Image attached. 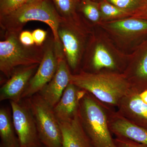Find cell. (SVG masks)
I'll use <instances>...</instances> for the list:
<instances>
[{"mask_svg":"<svg viewBox=\"0 0 147 147\" xmlns=\"http://www.w3.org/2000/svg\"><path fill=\"white\" fill-rule=\"evenodd\" d=\"M34 117L40 140L44 147H63L59 121L53 108L38 93L27 98Z\"/></svg>","mask_w":147,"mask_h":147,"instance_id":"cell-5","label":"cell"},{"mask_svg":"<svg viewBox=\"0 0 147 147\" xmlns=\"http://www.w3.org/2000/svg\"><path fill=\"white\" fill-rule=\"evenodd\" d=\"M32 34L35 45L37 46H41L44 44L46 40L47 32L41 29H37L33 31L32 32Z\"/></svg>","mask_w":147,"mask_h":147,"instance_id":"cell-24","label":"cell"},{"mask_svg":"<svg viewBox=\"0 0 147 147\" xmlns=\"http://www.w3.org/2000/svg\"><path fill=\"white\" fill-rule=\"evenodd\" d=\"M140 92L132 85L117 105V112L131 123L147 130V104L140 98Z\"/></svg>","mask_w":147,"mask_h":147,"instance_id":"cell-9","label":"cell"},{"mask_svg":"<svg viewBox=\"0 0 147 147\" xmlns=\"http://www.w3.org/2000/svg\"><path fill=\"white\" fill-rule=\"evenodd\" d=\"M19 34L5 32V39L0 41V70L8 79L19 67L39 64L44 54V44L26 46Z\"/></svg>","mask_w":147,"mask_h":147,"instance_id":"cell-4","label":"cell"},{"mask_svg":"<svg viewBox=\"0 0 147 147\" xmlns=\"http://www.w3.org/2000/svg\"><path fill=\"white\" fill-rule=\"evenodd\" d=\"M10 101L13 125L20 147H44L40 140L34 117L27 98Z\"/></svg>","mask_w":147,"mask_h":147,"instance_id":"cell-6","label":"cell"},{"mask_svg":"<svg viewBox=\"0 0 147 147\" xmlns=\"http://www.w3.org/2000/svg\"><path fill=\"white\" fill-rule=\"evenodd\" d=\"M59 123L63 147H93L82 127L79 113L73 118Z\"/></svg>","mask_w":147,"mask_h":147,"instance_id":"cell-14","label":"cell"},{"mask_svg":"<svg viewBox=\"0 0 147 147\" xmlns=\"http://www.w3.org/2000/svg\"><path fill=\"white\" fill-rule=\"evenodd\" d=\"M19 40L23 45L31 46L35 45L32 33L29 31H24L20 33Z\"/></svg>","mask_w":147,"mask_h":147,"instance_id":"cell-25","label":"cell"},{"mask_svg":"<svg viewBox=\"0 0 147 147\" xmlns=\"http://www.w3.org/2000/svg\"><path fill=\"white\" fill-rule=\"evenodd\" d=\"M114 30L127 33H146L147 20L139 19H128L116 21L110 24Z\"/></svg>","mask_w":147,"mask_h":147,"instance_id":"cell-16","label":"cell"},{"mask_svg":"<svg viewBox=\"0 0 147 147\" xmlns=\"http://www.w3.org/2000/svg\"><path fill=\"white\" fill-rule=\"evenodd\" d=\"M85 17L89 21L96 22L100 18V10L97 4L92 0H81L79 7Z\"/></svg>","mask_w":147,"mask_h":147,"instance_id":"cell-19","label":"cell"},{"mask_svg":"<svg viewBox=\"0 0 147 147\" xmlns=\"http://www.w3.org/2000/svg\"><path fill=\"white\" fill-rule=\"evenodd\" d=\"M62 18L50 0H41L26 3L9 14L0 16V26L5 32L20 34L26 24L38 21L48 25L52 30L55 52L57 56L64 55L63 47L58 34Z\"/></svg>","mask_w":147,"mask_h":147,"instance_id":"cell-1","label":"cell"},{"mask_svg":"<svg viewBox=\"0 0 147 147\" xmlns=\"http://www.w3.org/2000/svg\"><path fill=\"white\" fill-rule=\"evenodd\" d=\"M92 64L96 70L102 68L113 69L115 67V61L108 50L103 45H96L92 58Z\"/></svg>","mask_w":147,"mask_h":147,"instance_id":"cell-17","label":"cell"},{"mask_svg":"<svg viewBox=\"0 0 147 147\" xmlns=\"http://www.w3.org/2000/svg\"><path fill=\"white\" fill-rule=\"evenodd\" d=\"M71 74L65 57L59 58L57 69L54 77L38 93L52 108L59 102L66 88L70 83Z\"/></svg>","mask_w":147,"mask_h":147,"instance_id":"cell-11","label":"cell"},{"mask_svg":"<svg viewBox=\"0 0 147 147\" xmlns=\"http://www.w3.org/2000/svg\"><path fill=\"white\" fill-rule=\"evenodd\" d=\"M86 92L74 84H68L60 99L53 108L59 122L68 120L78 114L80 100Z\"/></svg>","mask_w":147,"mask_h":147,"instance_id":"cell-12","label":"cell"},{"mask_svg":"<svg viewBox=\"0 0 147 147\" xmlns=\"http://www.w3.org/2000/svg\"><path fill=\"white\" fill-rule=\"evenodd\" d=\"M109 113L102 102L86 91L80 100L79 116L93 147H116L109 126Z\"/></svg>","mask_w":147,"mask_h":147,"instance_id":"cell-3","label":"cell"},{"mask_svg":"<svg viewBox=\"0 0 147 147\" xmlns=\"http://www.w3.org/2000/svg\"><path fill=\"white\" fill-rule=\"evenodd\" d=\"M27 2V0H0V16L13 12Z\"/></svg>","mask_w":147,"mask_h":147,"instance_id":"cell-20","label":"cell"},{"mask_svg":"<svg viewBox=\"0 0 147 147\" xmlns=\"http://www.w3.org/2000/svg\"><path fill=\"white\" fill-rule=\"evenodd\" d=\"M0 137L2 147H20L13 125L11 113L7 108L0 109Z\"/></svg>","mask_w":147,"mask_h":147,"instance_id":"cell-15","label":"cell"},{"mask_svg":"<svg viewBox=\"0 0 147 147\" xmlns=\"http://www.w3.org/2000/svg\"><path fill=\"white\" fill-rule=\"evenodd\" d=\"M111 4L119 8L127 10L139 8L142 0H108Z\"/></svg>","mask_w":147,"mask_h":147,"instance_id":"cell-22","label":"cell"},{"mask_svg":"<svg viewBox=\"0 0 147 147\" xmlns=\"http://www.w3.org/2000/svg\"><path fill=\"white\" fill-rule=\"evenodd\" d=\"M41 1V0H27V3L36 2L38 1Z\"/></svg>","mask_w":147,"mask_h":147,"instance_id":"cell-28","label":"cell"},{"mask_svg":"<svg viewBox=\"0 0 147 147\" xmlns=\"http://www.w3.org/2000/svg\"><path fill=\"white\" fill-rule=\"evenodd\" d=\"M39 64L19 67L13 72L0 90V101L9 100L18 102Z\"/></svg>","mask_w":147,"mask_h":147,"instance_id":"cell-10","label":"cell"},{"mask_svg":"<svg viewBox=\"0 0 147 147\" xmlns=\"http://www.w3.org/2000/svg\"><path fill=\"white\" fill-rule=\"evenodd\" d=\"M110 131L116 137H125L147 146V130L132 123L117 111H109Z\"/></svg>","mask_w":147,"mask_h":147,"instance_id":"cell-13","label":"cell"},{"mask_svg":"<svg viewBox=\"0 0 147 147\" xmlns=\"http://www.w3.org/2000/svg\"><path fill=\"white\" fill-rule=\"evenodd\" d=\"M139 96L142 100L147 104V90L140 92Z\"/></svg>","mask_w":147,"mask_h":147,"instance_id":"cell-27","label":"cell"},{"mask_svg":"<svg viewBox=\"0 0 147 147\" xmlns=\"http://www.w3.org/2000/svg\"><path fill=\"white\" fill-rule=\"evenodd\" d=\"M76 17L68 19L62 18L58 30L66 61L70 69L73 70L79 65L83 45L82 37L76 30Z\"/></svg>","mask_w":147,"mask_h":147,"instance_id":"cell-8","label":"cell"},{"mask_svg":"<svg viewBox=\"0 0 147 147\" xmlns=\"http://www.w3.org/2000/svg\"><path fill=\"white\" fill-rule=\"evenodd\" d=\"M44 48L42 60L24 92L22 99L38 93L52 80L57 71L58 59L55 52L53 37L45 40Z\"/></svg>","mask_w":147,"mask_h":147,"instance_id":"cell-7","label":"cell"},{"mask_svg":"<svg viewBox=\"0 0 147 147\" xmlns=\"http://www.w3.org/2000/svg\"><path fill=\"white\" fill-rule=\"evenodd\" d=\"M136 74L139 78L147 80V47L138 63Z\"/></svg>","mask_w":147,"mask_h":147,"instance_id":"cell-23","label":"cell"},{"mask_svg":"<svg viewBox=\"0 0 147 147\" xmlns=\"http://www.w3.org/2000/svg\"><path fill=\"white\" fill-rule=\"evenodd\" d=\"M140 147H147V146H141Z\"/></svg>","mask_w":147,"mask_h":147,"instance_id":"cell-29","label":"cell"},{"mask_svg":"<svg viewBox=\"0 0 147 147\" xmlns=\"http://www.w3.org/2000/svg\"><path fill=\"white\" fill-rule=\"evenodd\" d=\"M100 9L103 16L108 18L117 17L127 14L128 11L117 7L112 4L102 2L100 5Z\"/></svg>","mask_w":147,"mask_h":147,"instance_id":"cell-21","label":"cell"},{"mask_svg":"<svg viewBox=\"0 0 147 147\" xmlns=\"http://www.w3.org/2000/svg\"><path fill=\"white\" fill-rule=\"evenodd\" d=\"M61 17L68 19L76 17L81 0H50Z\"/></svg>","mask_w":147,"mask_h":147,"instance_id":"cell-18","label":"cell"},{"mask_svg":"<svg viewBox=\"0 0 147 147\" xmlns=\"http://www.w3.org/2000/svg\"><path fill=\"white\" fill-rule=\"evenodd\" d=\"M137 11L140 18L147 20V0H142V3Z\"/></svg>","mask_w":147,"mask_h":147,"instance_id":"cell-26","label":"cell"},{"mask_svg":"<svg viewBox=\"0 0 147 147\" xmlns=\"http://www.w3.org/2000/svg\"><path fill=\"white\" fill-rule=\"evenodd\" d=\"M0 147H2L0 146Z\"/></svg>","mask_w":147,"mask_h":147,"instance_id":"cell-30","label":"cell"},{"mask_svg":"<svg viewBox=\"0 0 147 147\" xmlns=\"http://www.w3.org/2000/svg\"><path fill=\"white\" fill-rule=\"evenodd\" d=\"M70 83L90 93L102 103L117 106L132 85L122 74L84 71L71 74Z\"/></svg>","mask_w":147,"mask_h":147,"instance_id":"cell-2","label":"cell"}]
</instances>
